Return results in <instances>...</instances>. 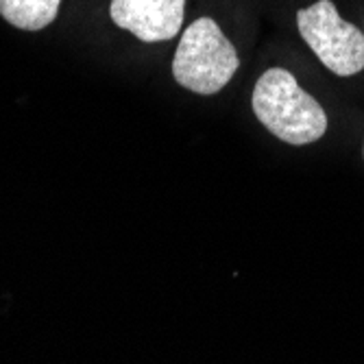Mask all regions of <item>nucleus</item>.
I'll return each instance as SVG.
<instances>
[{"label":"nucleus","instance_id":"4","mask_svg":"<svg viewBox=\"0 0 364 364\" xmlns=\"http://www.w3.org/2000/svg\"><path fill=\"white\" fill-rule=\"evenodd\" d=\"M186 0H112V20L146 44L173 40L183 24Z\"/></svg>","mask_w":364,"mask_h":364},{"label":"nucleus","instance_id":"2","mask_svg":"<svg viewBox=\"0 0 364 364\" xmlns=\"http://www.w3.org/2000/svg\"><path fill=\"white\" fill-rule=\"evenodd\" d=\"M238 65V53L220 26L212 18H198L183 31L173 59V75L181 87L212 96L231 81Z\"/></svg>","mask_w":364,"mask_h":364},{"label":"nucleus","instance_id":"5","mask_svg":"<svg viewBox=\"0 0 364 364\" xmlns=\"http://www.w3.org/2000/svg\"><path fill=\"white\" fill-rule=\"evenodd\" d=\"M61 0H0V16L22 31L46 28L59 11Z\"/></svg>","mask_w":364,"mask_h":364},{"label":"nucleus","instance_id":"1","mask_svg":"<svg viewBox=\"0 0 364 364\" xmlns=\"http://www.w3.org/2000/svg\"><path fill=\"white\" fill-rule=\"evenodd\" d=\"M251 103L257 120L292 146L312 144L327 131L325 109L284 68H269L257 79Z\"/></svg>","mask_w":364,"mask_h":364},{"label":"nucleus","instance_id":"3","mask_svg":"<svg viewBox=\"0 0 364 364\" xmlns=\"http://www.w3.org/2000/svg\"><path fill=\"white\" fill-rule=\"evenodd\" d=\"M301 38L327 70L338 77H353L364 70V33L345 22L332 0H318L296 11Z\"/></svg>","mask_w":364,"mask_h":364}]
</instances>
